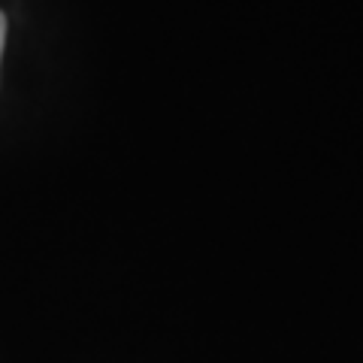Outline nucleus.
Wrapping results in <instances>:
<instances>
[{"mask_svg":"<svg viewBox=\"0 0 363 363\" xmlns=\"http://www.w3.org/2000/svg\"><path fill=\"white\" fill-rule=\"evenodd\" d=\"M4 43H6V16L0 13V58H4Z\"/></svg>","mask_w":363,"mask_h":363,"instance_id":"nucleus-1","label":"nucleus"}]
</instances>
